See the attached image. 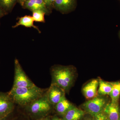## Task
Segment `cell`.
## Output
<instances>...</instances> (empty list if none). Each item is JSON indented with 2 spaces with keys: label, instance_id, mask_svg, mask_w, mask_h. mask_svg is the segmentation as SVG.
Returning a JSON list of instances; mask_svg holds the SVG:
<instances>
[{
  "label": "cell",
  "instance_id": "6",
  "mask_svg": "<svg viewBox=\"0 0 120 120\" xmlns=\"http://www.w3.org/2000/svg\"><path fill=\"white\" fill-rule=\"evenodd\" d=\"M15 103L8 93L0 92V120L7 118L13 112Z\"/></svg>",
  "mask_w": 120,
  "mask_h": 120
},
{
  "label": "cell",
  "instance_id": "16",
  "mask_svg": "<svg viewBox=\"0 0 120 120\" xmlns=\"http://www.w3.org/2000/svg\"><path fill=\"white\" fill-rule=\"evenodd\" d=\"M112 90L109 94L112 102H118L120 97V81L111 82Z\"/></svg>",
  "mask_w": 120,
  "mask_h": 120
},
{
  "label": "cell",
  "instance_id": "1",
  "mask_svg": "<svg viewBox=\"0 0 120 120\" xmlns=\"http://www.w3.org/2000/svg\"><path fill=\"white\" fill-rule=\"evenodd\" d=\"M44 91L35 86L32 87H12L8 94L15 103L27 106L43 96Z\"/></svg>",
  "mask_w": 120,
  "mask_h": 120
},
{
  "label": "cell",
  "instance_id": "12",
  "mask_svg": "<svg viewBox=\"0 0 120 120\" xmlns=\"http://www.w3.org/2000/svg\"><path fill=\"white\" fill-rule=\"evenodd\" d=\"M75 0H55L53 6L61 12H66L73 7Z\"/></svg>",
  "mask_w": 120,
  "mask_h": 120
},
{
  "label": "cell",
  "instance_id": "9",
  "mask_svg": "<svg viewBox=\"0 0 120 120\" xmlns=\"http://www.w3.org/2000/svg\"><path fill=\"white\" fill-rule=\"evenodd\" d=\"M98 79H93L84 86L82 91L86 98L90 99L98 95Z\"/></svg>",
  "mask_w": 120,
  "mask_h": 120
},
{
  "label": "cell",
  "instance_id": "7",
  "mask_svg": "<svg viewBox=\"0 0 120 120\" xmlns=\"http://www.w3.org/2000/svg\"><path fill=\"white\" fill-rule=\"evenodd\" d=\"M65 91L56 84H52L46 94L52 105H56L64 96Z\"/></svg>",
  "mask_w": 120,
  "mask_h": 120
},
{
  "label": "cell",
  "instance_id": "18",
  "mask_svg": "<svg viewBox=\"0 0 120 120\" xmlns=\"http://www.w3.org/2000/svg\"><path fill=\"white\" fill-rule=\"evenodd\" d=\"M32 12V17L35 22H45V16L46 14L44 11L36 10Z\"/></svg>",
  "mask_w": 120,
  "mask_h": 120
},
{
  "label": "cell",
  "instance_id": "2",
  "mask_svg": "<svg viewBox=\"0 0 120 120\" xmlns=\"http://www.w3.org/2000/svg\"><path fill=\"white\" fill-rule=\"evenodd\" d=\"M52 84L62 88L65 92L69 91L73 85L75 78L74 69L69 66L54 67L51 71Z\"/></svg>",
  "mask_w": 120,
  "mask_h": 120
},
{
  "label": "cell",
  "instance_id": "19",
  "mask_svg": "<svg viewBox=\"0 0 120 120\" xmlns=\"http://www.w3.org/2000/svg\"><path fill=\"white\" fill-rule=\"evenodd\" d=\"M91 116L92 120H108L107 116L103 111Z\"/></svg>",
  "mask_w": 120,
  "mask_h": 120
},
{
  "label": "cell",
  "instance_id": "24",
  "mask_svg": "<svg viewBox=\"0 0 120 120\" xmlns=\"http://www.w3.org/2000/svg\"><path fill=\"white\" fill-rule=\"evenodd\" d=\"M3 13L2 9L0 8V18L2 16Z\"/></svg>",
  "mask_w": 120,
  "mask_h": 120
},
{
  "label": "cell",
  "instance_id": "8",
  "mask_svg": "<svg viewBox=\"0 0 120 120\" xmlns=\"http://www.w3.org/2000/svg\"><path fill=\"white\" fill-rule=\"evenodd\" d=\"M103 112L108 120H120V106L118 102H109Z\"/></svg>",
  "mask_w": 120,
  "mask_h": 120
},
{
  "label": "cell",
  "instance_id": "10",
  "mask_svg": "<svg viewBox=\"0 0 120 120\" xmlns=\"http://www.w3.org/2000/svg\"><path fill=\"white\" fill-rule=\"evenodd\" d=\"M24 8L32 11L41 10L44 11L46 15L49 13V10L46 6L43 0H26Z\"/></svg>",
  "mask_w": 120,
  "mask_h": 120
},
{
  "label": "cell",
  "instance_id": "26",
  "mask_svg": "<svg viewBox=\"0 0 120 120\" xmlns=\"http://www.w3.org/2000/svg\"><path fill=\"white\" fill-rule=\"evenodd\" d=\"M7 120V118H5V119H4V120Z\"/></svg>",
  "mask_w": 120,
  "mask_h": 120
},
{
  "label": "cell",
  "instance_id": "13",
  "mask_svg": "<svg viewBox=\"0 0 120 120\" xmlns=\"http://www.w3.org/2000/svg\"><path fill=\"white\" fill-rule=\"evenodd\" d=\"M74 106L64 96L57 104H56V110L59 114L63 116Z\"/></svg>",
  "mask_w": 120,
  "mask_h": 120
},
{
  "label": "cell",
  "instance_id": "22",
  "mask_svg": "<svg viewBox=\"0 0 120 120\" xmlns=\"http://www.w3.org/2000/svg\"><path fill=\"white\" fill-rule=\"evenodd\" d=\"M51 120H64L63 119H61V118H58V117H53L52 119Z\"/></svg>",
  "mask_w": 120,
  "mask_h": 120
},
{
  "label": "cell",
  "instance_id": "25",
  "mask_svg": "<svg viewBox=\"0 0 120 120\" xmlns=\"http://www.w3.org/2000/svg\"><path fill=\"white\" fill-rule=\"evenodd\" d=\"M85 120H91V118H86V119H85Z\"/></svg>",
  "mask_w": 120,
  "mask_h": 120
},
{
  "label": "cell",
  "instance_id": "4",
  "mask_svg": "<svg viewBox=\"0 0 120 120\" xmlns=\"http://www.w3.org/2000/svg\"><path fill=\"white\" fill-rule=\"evenodd\" d=\"M52 104L49 101L46 94L27 106L30 113L34 116H45L50 111Z\"/></svg>",
  "mask_w": 120,
  "mask_h": 120
},
{
  "label": "cell",
  "instance_id": "14",
  "mask_svg": "<svg viewBox=\"0 0 120 120\" xmlns=\"http://www.w3.org/2000/svg\"><path fill=\"white\" fill-rule=\"evenodd\" d=\"M34 20L32 16L25 15L19 18L18 22L13 26V27L16 28L20 26H24L27 27H33L37 30L39 33H41V31L38 27L34 25Z\"/></svg>",
  "mask_w": 120,
  "mask_h": 120
},
{
  "label": "cell",
  "instance_id": "5",
  "mask_svg": "<svg viewBox=\"0 0 120 120\" xmlns=\"http://www.w3.org/2000/svg\"><path fill=\"white\" fill-rule=\"evenodd\" d=\"M15 75L13 87H32L35 84L26 75L19 60L15 61Z\"/></svg>",
  "mask_w": 120,
  "mask_h": 120
},
{
  "label": "cell",
  "instance_id": "15",
  "mask_svg": "<svg viewBox=\"0 0 120 120\" xmlns=\"http://www.w3.org/2000/svg\"><path fill=\"white\" fill-rule=\"evenodd\" d=\"M98 95L106 96L109 95L112 90V85L111 82H108L101 79H98Z\"/></svg>",
  "mask_w": 120,
  "mask_h": 120
},
{
  "label": "cell",
  "instance_id": "21",
  "mask_svg": "<svg viewBox=\"0 0 120 120\" xmlns=\"http://www.w3.org/2000/svg\"><path fill=\"white\" fill-rule=\"evenodd\" d=\"M26 1V0H17V2H19L22 6L23 7L24 4Z\"/></svg>",
  "mask_w": 120,
  "mask_h": 120
},
{
  "label": "cell",
  "instance_id": "11",
  "mask_svg": "<svg viewBox=\"0 0 120 120\" xmlns=\"http://www.w3.org/2000/svg\"><path fill=\"white\" fill-rule=\"evenodd\" d=\"M85 112L77 107L73 106L63 116L64 120H80L83 117Z\"/></svg>",
  "mask_w": 120,
  "mask_h": 120
},
{
  "label": "cell",
  "instance_id": "3",
  "mask_svg": "<svg viewBox=\"0 0 120 120\" xmlns=\"http://www.w3.org/2000/svg\"><path fill=\"white\" fill-rule=\"evenodd\" d=\"M109 102V99L105 96L98 95L82 105L84 111L91 116L103 112Z\"/></svg>",
  "mask_w": 120,
  "mask_h": 120
},
{
  "label": "cell",
  "instance_id": "20",
  "mask_svg": "<svg viewBox=\"0 0 120 120\" xmlns=\"http://www.w3.org/2000/svg\"><path fill=\"white\" fill-rule=\"evenodd\" d=\"M46 6L49 9L50 8L53 6L55 0H43Z\"/></svg>",
  "mask_w": 120,
  "mask_h": 120
},
{
  "label": "cell",
  "instance_id": "17",
  "mask_svg": "<svg viewBox=\"0 0 120 120\" xmlns=\"http://www.w3.org/2000/svg\"><path fill=\"white\" fill-rule=\"evenodd\" d=\"M17 2V0H0V8L4 11L11 10Z\"/></svg>",
  "mask_w": 120,
  "mask_h": 120
},
{
  "label": "cell",
  "instance_id": "23",
  "mask_svg": "<svg viewBox=\"0 0 120 120\" xmlns=\"http://www.w3.org/2000/svg\"><path fill=\"white\" fill-rule=\"evenodd\" d=\"M38 120H50L49 117H45V118H42Z\"/></svg>",
  "mask_w": 120,
  "mask_h": 120
}]
</instances>
